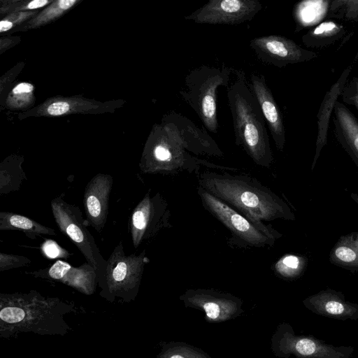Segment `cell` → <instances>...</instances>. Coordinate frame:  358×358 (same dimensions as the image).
<instances>
[{
  "instance_id": "cell-31",
  "label": "cell",
  "mask_w": 358,
  "mask_h": 358,
  "mask_svg": "<svg viewBox=\"0 0 358 358\" xmlns=\"http://www.w3.org/2000/svg\"><path fill=\"white\" fill-rule=\"evenodd\" d=\"M50 1L47 0H34L32 1H30L26 6V8L27 9H36L38 8H41L48 3H49Z\"/></svg>"
},
{
  "instance_id": "cell-28",
  "label": "cell",
  "mask_w": 358,
  "mask_h": 358,
  "mask_svg": "<svg viewBox=\"0 0 358 358\" xmlns=\"http://www.w3.org/2000/svg\"><path fill=\"white\" fill-rule=\"evenodd\" d=\"M34 86L29 83H21L16 85L12 91V100L20 104L21 102L26 103L29 99Z\"/></svg>"
},
{
  "instance_id": "cell-11",
  "label": "cell",
  "mask_w": 358,
  "mask_h": 358,
  "mask_svg": "<svg viewBox=\"0 0 358 358\" xmlns=\"http://www.w3.org/2000/svg\"><path fill=\"white\" fill-rule=\"evenodd\" d=\"M262 8L258 0H209L184 18L197 24L234 25L251 21Z\"/></svg>"
},
{
  "instance_id": "cell-20",
  "label": "cell",
  "mask_w": 358,
  "mask_h": 358,
  "mask_svg": "<svg viewBox=\"0 0 358 358\" xmlns=\"http://www.w3.org/2000/svg\"><path fill=\"white\" fill-rule=\"evenodd\" d=\"M21 162L6 160L0 167V194L6 195L21 188L27 177L22 168Z\"/></svg>"
},
{
  "instance_id": "cell-29",
  "label": "cell",
  "mask_w": 358,
  "mask_h": 358,
  "mask_svg": "<svg viewBox=\"0 0 358 358\" xmlns=\"http://www.w3.org/2000/svg\"><path fill=\"white\" fill-rule=\"evenodd\" d=\"M340 30L341 27L336 24L334 22L329 21L319 24L313 31L312 34L317 37H329L338 33Z\"/></svg>"
},
{
  "instance_id": "cell-33",
  "label": "cell",
  "mask_w": 358,
  "mask_h": 358,
  "mask_svg": "<svg viewBox=\"0 0 358 358\" xmlns=\"http://www.w3.org/2000/svg\"><path fill=\"white\" fill-rule=\"evenodd\" d=\"M13 27V22L6 20H1L0 22V31L3 32L10 29Z\"/></svg>"
},
{
  "instance_id": "cell-21",
  "label": "cell",
  "mask_w": 358,
  "mask_h": 358,
  "mask_svg": "<svg viewBox=\"0 0 358 358\" xmlns=\"http://www.w3.org/2000/svg\"><path fill=\"white\" fill-rule=\"evenodd\" d=\"M336 113L347 145L358 160V122L343 106L337 103Z\"/></svg>"
},
{
  "instance_id": "cell-15",
  "label": "cell",
  "mask_w": 358,
  "mask_h": 358,
  "mask_svg": "<svg viewBox=\"0 0 358 358\" xmlns=\"http://www.w3.org/2000/svg\"><path fill=\"white\" fill-rule=\"evenodd\" d=\"M248 85L259 105L275 147L282 152L285 143L282 117L265 76L253 72L250 76Z\"/></svg>"
},
{
  "instance_id": "cell-3",
  "label": "cell",
  "mask_w": 358,
  "mask_h": 358,
  "mask_svg": "<svg viewBox=\"0 0 358 358\" xmlns=\"http://www.w3.org/2000/svg\"><path fill=\"white\" fill-rule=\"evenodd\" d=\"M76 312L73 303L47 297L36 290L27 293L0 294V336L20 332L39 335H66L71 329L64 315Z\"/></svg>"
},
{
  "instance_id": "cell-6",
  "label": "cell",
  "mask_w": 358,
  "mask_h": 358,
  "mask_svg": "<svg viewBox=\"0 0 358 358\" xmlns=\"http://www.w3.org/2000/svg\"><path fill=\"white\" fill-rule=\"evenodd\" d=\"M197 194L203 207L231 234L228 244L240 248L272 247L282 234L264 222L257 223L198 186Z\"/></svg>"
},
{
  "instance_id": "cell-13",
  "label": "cell",
  "mask_w": 358,
  "mask_h": 358,
  "mask_svg": "<svg viewBox=\"0 0 358 358\" xmlns=\"http://www.w3.org/2000/svg\"><path fill=\"white\" fill-rule=\"evenodd\" d=\"M250 48L263 63L281 68L310 59V53L292 40L278 35H267L250 40Z\"/></svg>"
},
{
  "instance_id": "cell-19",
  "label": "cell",
  "mask_w": 358,
  "mask_h": 358,
  "mask_svg": "<svg viewBox=\"0 0 358 358\" xmlns=\"http://www.w3.org/2000/svg\"><path fill=\"white\" fill-rule=\"evenodd\" d=\"M80 292L91 295L98 285V277L94 268L85 262L78 266H73L59 281Z\"/></svg>"
},
{
  "instance_id": "cell-14",
  "label": "cell",
  "mask_w": 358,
  "mask_h": 358,
  "mask_svg": "<svg viewBox=\"0 0 358 358\" xmlns=\"http://www.w3.org/2000/svg\"><path fill=\"white\" fill-rule=\"evenodd\" d=\"M113 178L110 174L97 173L87 184L83 206L88 226L101 233L107 222L110 195Z\"/></svg>"
},
{
  "instance_id": "cell-34",
  "label": "cell",
  "mask_w": 358,
  "mask_h": 358,
  "mask_svg": "<svg viewBox=\"0 0 358 358\" xmlns=\"http://www.w3.org/2000/svg\"><path fill=\"white\" fill-rule=\"evenodd\" d=\"M350 196L352 199V200L355 201L356 203L358 205V194L355 193H351Z\"/></svg>"
},
{
  "instance_id": "cell-17",
  "label": "cell",
  "mask_w": 358,
  "mask_h": 358,
  "mask_svg": "<svg viewBox=\"0 0 358 358\" xmlns=\"http://www.w3.org/2000/svg\"><path fill=\"white\" fill-rule=\"evenodd\" d=\"M17 230L27 238L36 239L41 235L56 236L55 231L23 215L13 212H0V231Z\"/></svg>"
},
{
  "instance_id": "cell-9",
  "label": "cell",
  "mask_w": 358,
  "mask_h": 358,
  "mask_svg": "<svg viewBox=\"0 0 358 358\" xmlns=\"http://www.w3.org/2000/svg\"><path fill=\"white\" fill-rule=\"evenodd\" d=\"M171 217L164 196L160 192L152 194L148 190L133 209L128 221L134 248L137 250L141 245L152 241L162 231L171 229Z\"/></svg>"
},
{
  "instance_id": "cell-2",
  "label": "cell",
  "mask_w": 358,
  "mask_h": 358,
  "mask_svg": "<svg viewBox=\"0 0 358 358\" xmlns=\"http://www.w3.org/2000/svg\"><path fill=\"white\" fill-rule=\"evenodd\" d=\"M197 178L199 187L255 222L296 219L282 198L251 176L206 169Z\"/></svg>"
},
{
  "instance_id": "cell-32",
  "label": "cell",
  "mask_w": 358,
  "mask_h": 358,
  "mask_svg": "<svg viewBox=\"0 0 358 358\" xmlns=\"http://www.w3.org/2000/svg\"><path fill=\"white\" fill-rule=\"evenodd\" d=\"M353 83L355 84V90L349 99L352 100V101L354 103V104L356 106L357 108L358 109V80L355 79Z\"/></svg>"
},
{
  "instance_id": "cell-27",
  "label": "cell",
  "mask_w": 358,
  "mask_h": 358,
  "mask_svg": "<svg viewBox=\"0 0 358 358\" xmlns=\"http://www.w3.org/2000/svg\"><path fill=\"white\" fill-rule=\"evenodd\" d=\"M76 3V0H60L54 3L53 5L48 7L38 17L36 23L51 20L52 18L60 15L63 11L68 10Z\"/></svg>"
},
{
  "instance_id": "cell-26",
  "label": "cell",
  "mask_w": 358,
  "mask_h": 358,
  "mask_svg": "<svg viewBox=\"0 0 358 358\" xmlns=\"http://www.w3.org/2000/svg\"><path fill=\"white\" fill-rule=\"evenodd\" d=\"M41 250L43 256L50 259H67L71 255L67 250L52 239H45L41 246Z\"/></svg>"
},
{
  "instance_id": "cell-35",
  "label": "cell",
  "mask_w": 358,
  "mask_h": 358,
  "mask_svg": "<svg viewBox=\"0 0 358 358\" xmlns=\"http://www.w3.org/2000/svg\"><path fill=\"white\" fill-rule=\"evenodd\" d=\"M357 57H358V53H357V56H356V58H357Z\"/></svg>"
},
{
  "instance_id": "cell-5",
  "label": "cell",
  "mask_w": 358,
  "mask_h": 358,
  "mask_svg": "<svg viewBox=\"0 0 358 358\" xmlns=\"http://www.w3.org/2000/svg\"><path fill=\"white\" fill-rule=\"evenodd\" d=\"M235 70L227 66L202 65L191 70L185 76L179 94L196 113L205 129L217 134V92L220 87L228 88L230 76Z\"/></svg>"
},
{
  "instance_id": "cell-25",
  "label": "cell",
  "mask_w": 358,
  "mask_h": 358,
  "mask_svg": "<svg viewBox=\"0 0 358 358\" xmlns=\"http://www.w3.org/2000/svg\"><path fill=\"white\" fill-rule=\"evenodd\" d=\"M31 261L23 255L0 252V271L29 266Z\"/></svg>"
},
{
  "instance_id": "cell-1",
  "label": "cell",
  "mask_w": 358,
  "mask_h": 358,
  "mask_svg": "<svg viewBox=\"0 0 358 358\" xmlns=\"http://www.w3.org/2000/svg\"><path fill=\"white\" fill-rule=\"evenodd\" d=\"M159 134L140 164L144 173L174 175L187 171L197 176L202 166L211 170L237 171L236 168L215 164L191 155L224 156L206 129L199 128L180 113L173 112L167 115Z\"/></svg>"
},
{
  "instance_id": "cell-30",
  "label": "cell",
  "mask_w": 358,
  "mask_h": 358,
  "mask_svg": "<svg viewBox=\"0 0 358 358\" xmlns=\"http://www.w3.org/2000/svg\"><path fill=\"white\" fill-rule=\"evenodd\" d=\"M69 109V104L66 101H56L48 107L47 112L51 115L58 116L65 114Z\"/></svg>"
},
{
  "instance_id": "cell-12",
  "label": "cell",
  "mask_w": 358,
  "mask_h": 358,
  "mask_svg": "<svg viewBox=\"0 0 358 358\" xmlns=\"http://www.w3.org/2000/svg\"><path fill=\"white\" fill-rule=\"evenodd\" d=\"M179 298L186 307L203 311L205 319L211 323L234 319L244 312L241 299L214 289H189Z\"/></svg>"
},
{
  "instance_id": "cell-7",
  "label": "cell",
  "mask_w": 358,
  "mask_h": 358,
  "mask_svg": "<svg viewBox=\"0 0 358 358\" xmlns=\"http://www.w3.org/2000/svg\"><path fill=\"white\" fill-rule=\"evenodd\" d=\"M149 262L145 250L138 255H127L120 241L107 259L105 284L100 295L110 302L116 298L127 303L134 301L139 291L145 266Z\"/></svg>"
},
{
  "instance_id": "cell-16",
  "label": "cell",
  "mask_w": 358,
  "mask_h": 358,
  "mask_svg": "<svg viewBox=\"0 0 358 358\" xmlns=\"http://www.w3.org/2000/svg\"><path fill=\"white\" fill-rule=\"evenodd\" d=\"M303 304L313 313L329 318L358 320V304L346 301L341 292L331 289L308 296Z\"/></svg>"
},
{
  "instance_id": "cell-10",
  "label": "cell",
  "mask_w": 358,
  "mask_h": 358,
  "mask_svg": "<svg viewBox=\"0 0 358 358\" xmlns=\"http://www.w3.org/2000/svg\"><path fill=\"white\" fill-rule=\"evenodd\" d=\"M271 350L280 358H350L351 346H334L311 336L296 335L289 324L278 325L271 338Z\"/></svg>"
},
{
  "instance_id": "cell-8",
  "label": "cell",
  "mask_w": 358,
  "mask_h": 358,
  "mask_svg": "<svg viewBox=\"0 0 358 358\" xmlns=\"http://www.w3.org/2000/svg\"><path fill=\"white\" fill-rule=\"evenodd\" d=\"M64 194H60L50 201L55 223L59 230L68 236L81 252L87 262L96 270L98 285L103 289L105 284L107 260H106L87 229L85 220L79 207L66 202Z\"/></svg>"
},
{
  "instance_id": "cell-4",
  "label": "cell",
  "mask_w": 358,
  "mask_h": 358,
  "mask_svg": "<svg viewBox=\"0 0 358 358\" xmlns=\"http://www.w3.org/2000/svg\"><path fill=\"white\" fill-rule=\"evenodd\" d=\"M235 74V80L227 92L235 143L255 164L269 168L273 162V155L264 117L245 73L238 70Z\"/></svg>"
},
{
  "instance_id": "cell-24",
  "label": "cell",
  "mask_w": 358,
  "mask_h": 358,
  "mask_svg": "<svg viewBox=\"0 0 358 358\" xmlns=\"http://www.w3.org/2000/svg\"><path fill=\"white\" fill-rule=\"evenodd\" d=\"M328 1H308L301 3L298 8V16L300 20L306 24L316 23L323 17Z\"/></svg>"
},
{
  "instance_id": "cell-18",
  "label": "cell",
  "mask_w": 358,
  "mask_h": 358,
  "mask_svg": "<svg viewBox=\"0 0 358 358\" xmlns=\"http://www.w3.org/2000/svg\"><path fill=\"white\" fill-rule=\"evenodd\" d=\"M329 260L336 266L358 271V232L341 236L331 249Z\"/></svg>"
},
{
  "instance_id": "cell-22",
  "label": "cell",
  "mask_w": 358,
  "mask_h": 358,
  "mask_svg": "<svg viewBox=\"0 0 358 358\" xmlns=\"http://www.w3.org/2000/svg\"><path fill=\"white\" fill-rule=\"evenodd\" d=\"M307 265V259L301 255L286 254L273 266L275 273L281 278L293 280L300 277Z\"/></svg>"
},
{
  "instance_id": "cell-23",
  "label": "cell",
  "mask_w": 358,
  "mask_h": 358,
  "mask_svg": "<svg viewBox=\"0 0 358 358\" xmlns=\"http://www.w3.org/2000/svg\"><path fill=\"white\" fill-rule=\"evenodd\" d=\"M157 358H211L200 348L183 342H162Z\"/></svg>"
}]
</instances>
